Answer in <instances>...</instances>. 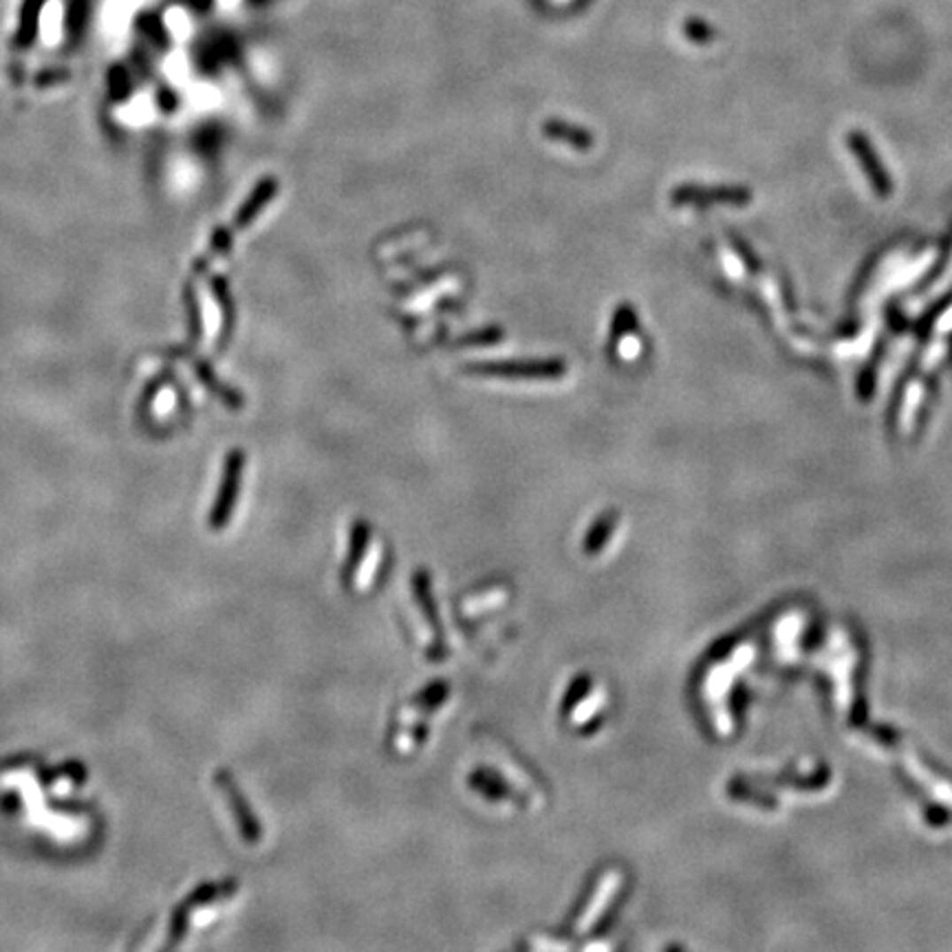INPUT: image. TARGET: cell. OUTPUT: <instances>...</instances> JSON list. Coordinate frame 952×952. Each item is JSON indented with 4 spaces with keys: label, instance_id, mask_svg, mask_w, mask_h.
Wrapping results in <instances>:
<instances>
[{
    "label": "cell",
    "instance_id": "9c48e42d",
    "mask_svg": "<svg viewBox=\"0 0 952 952\" xmlns=\"http://www.w3.org/2000/svg\"><path fill=\"white\" fill-rule=\"evenodd\" d=\"M44 3H47V0H22L20 25H18V34H16L18 47L27 49L34 44L35 35H38V22H40V13H43Z\"/></svg>",
    "mask_w": 952,
    "mask_h": 952
},
{
    "label": "cell",
    "instance_id": "8fae6325",
    "mask_svg": "<svg viewBox=\"0 0 952 952\" xmlns=\"http://www.w3.org/2000/svg\"><path fill=\"white\" fill-rule=\"evenodd\" d=\"M505 329L499 324H487V327L476 329V331L466 333L457 340V346H491L503 342Z\"/></svg>",
    "mask_w": 952,
    "mask_h": 952
},
{
    "label": "cell",
    "instance_id": "30bf717a",
    "mask_svg": "<svg viewBox=\"0 0 952 952\" xmlns=\"http://www.w3.org/2000/svg\"><path fill=\"white\" fill-rule=\"evenodd\" d=\"M210 289L216 296L221 306V313H223V336H221V344L228 342V337H232L234 331V302H232V291H229L228 281L223 276H212L210 278Z\"/></svg>",
    "mask_w": 952,
    "mask_h": 952
},
{
    "label": "cell",
    "instance_id": "3957f363",
    "mask_svg": "<svg viewBox=\"0 0 952 952\" xmlns=\"http://www.w3.org/2000/svg\"><path fill=\"white\" fill-rule=\"evenodd\" d=\"M847 142H849L851 152H854L857 164H860L862 170H864L866 179H869V183L873 186V190L878 192L879 197H888L893 190L891 177H888L886 168H884V164L879 161V157H878V152H875L871 139L866 137L864 133H857V130H854V133H849Z\"/></svg>",
    "mask_w": 952,
    "mask_h": 952
},
{
    "label": "cell",
    "instance_id": "7c38bea8",
    "mask_svg": "<svg viewBox=\"0 0 952 952\" xmlns=\"http://www.w3.org/2000/svg\"><path fill=\"white\" fill-rule=\"evenodd\" d=\"M89 18V0H69V7H66V34L69 38L78 40L82 38L84 27H87Z\"/></svg>",
    "mask_w": 952,
    "mask_h": 952
},
{
    "label": "cell",
    "instance_id": "4fadbf2b",
    "mask_svg": "<svg viewBox=\"0 0 952 952\" xmlns=\"http://www.w3.org/2000/svg\"><path fill=\"white\" fill-rule=\"evenodd\" d=\"M232 245H234V229L221 225V228L214 229V234H212V238H210V256L214 259V256L229 254V252H232Z\"/></svg>",
    "mask_w": 952,
    "mask_h": 952
},
{
    "label": "cell",
    "instance_id": "277c9868",
    "mask_svg": "<svg viewBox=\"0 0 952 952\" xmlns=\"http://www.w3.org/2000/svg\"><path fill=\"white\" fill-rule=\"evenodd\" d=\"M752 194L746 188L737 186H681L672 192V203H693V205H712V203H725V205H746L750 203Z\"/></svg>",
    "mask_w": 952,
    "mask_h": 952
},
{
    "label": "cell",
    "instance_id": "52a82bcc",
    "mask_svg": "<svg viewBox=\"0 0 952 952\" xmlns=\"http://www.w3.org/2000/svg\"><path fill=\"white\" fill-rule=\"evenodd\" d=\"M540 130H543L545 137H549L552 142L567 143V146H571L573 151L586 152L595 146V139L589 130L582 128V126L571 124V121L556 120V117L545 120L543 126H540Z\"/></svg>",
    "mask_w": 952,
    "mask_h": 952
},
{
    "label": "cell",
    "instance_id": "8992f818",
    "mask_svg": "<svg viewBox=\"0 0 952 952\" xmlns=\"http://www.w3.org/2000/svg\"><path fill=\"white\" fill-rule=\"evenodd\" d=\"M278 190H281V183H278V179L274 177V174H267V177L260 179L254 186V190L250 192V197L241 203V207H238L236 214H234V232L250 228V225L259 219L260 212L276 198Z\"/></svg>",
    "mask_w": 952,
    "mask_h": 952
},
{
    "label": "cell",
    "instance_id": "7a4b0ae2",
    "mask_svg": "<svg viewBox=\"0 0 952 952\" xmlns=\"http://www.w3.org/2000/svg\"><path fill=\"white\" fill-rule=\"evenodd\" d=\"M243 468H245V453H243L241 448L229 450L223 463V476H221L219 496H216L214 505H212V512H210V527H214L216 531L223 530V527L232 521L234 507H236V500H238V491H241Z\"/></svg>",
    "mask_w": 952,
    "mask_h": 952
},
{
    "label": "cell",
    "instance_id": "5bb4252c",
    "mask_svg": "<svg viewBox=\"0 0 952 952\" xmlns=\"http://www.w3.org/2000/svg\"><path fill=\"white\" fill-rule=\"evenodd\" d=\"M186 302H188V311H190V340L192 344H198V340H201V331H203V320H201V305H198V296H197V289L188 287L186 289Z\"/></svg>",
    "mask_w": 952,
    "mask_h": 952
},
{
    "label": "cell",
    "instance_id": "6da1fadb",
    "mask_svg": "<svg viewBox=\"0 0 952 952\" xmlns=\"http://www.w3.org/2000/svg\"><path fill=\"white\" fill-rule=\"evenodd\" d=\"M463 373L500 380H561L567 375V362L558 358L545 360H483L463 364Z\"/></svg>",
    "mask_w": 952,
    "mask_h": 952
},
{
    "label": "cell",
    "instance_id": "5b68a950",
    "mask_svg": "<svg viewBox=\"0 0 952 952\" xmlns=\"http://www.w3.org/2000/svg\"><path fill=\"white\" fill-rule=\"evenodd\" d=\"M216 783H219L221 792H223L225 798H228L229 807H232L234 820H236L238 832H241L243 840L252 842V845H256V842L260 840V836H263V832H260V823L256 820V816L252 814L250 802H247L245 798H243L241 789H238L236 783H234L232 774H225V771H221L219 778H216Z\"/></svg>",
    "mask_w": 952,
    "mask_h": 952
},
{
    "label": "cell",
    "instance_id": "9a60e30c",
    "mask_svg": "<svg viewBox=\"0 0 952 952\" xmlns=\"http://www.w3.org/2000/svg\"><path fill=\"white\" fill-rule=\"evenodd\" d=\"M503 598H505L503 589H491V591H487L485 595H478V598L466 600V602H463V611H466V613H476V611H481V608L494 607V604H499Z\"/></svg>",
    "mask_w": 952,
    "mask_h": 952
},
{
    "label": "cell",
    "instance_id": "ba28073f",
    "mask_svg": "<svg viewBox=\"0 0 952 952\" xmlns=\"http://www.w3.org/2000/svg\"><path fill=\"white\" fill-rule=\"evenodd\" d=\"M197 375H198V380L205 383L207 391L214 392V395L219 397L221 401H223V406H228L229 410H241L243 408L245 399H243L241 392H238L236 388H232V386H228V383L221 382L219 377L214 375V371H212V368L207 367L205 362H197Z\"/></svg>",
    "mask_w": 952,
    "mask_h": 952
}]
</instances>
